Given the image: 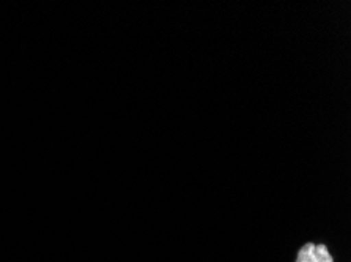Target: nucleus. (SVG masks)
<instances>
[{"label": "nucleus", "instance_id": "nucleus-1", "mask_svg": "<svg viewBox=\"0 0 351 262\" xmlns=\"http://www.w3.org/2000/svg\"><path fill=\"white\" fill-rule=\"evenodd\" d=\"M315 250H317L315 244H306L304 247L300 250V253H298L296 262H312L313 256H315Z\"/></svg>", "mask_w": 351, "mask_h": 262}, {"label": "nucleus", "instance_id": "nucleus-2", "mask_svg": "<svg viewBox=\"0 0 351 262\" xmlns=\"http://www.w3.org/2000/svg\"><path fill=\"white\" fill-rule=\"evenodd\" d=\"M312 262H334V261H332V256L329 254V251L324 245H317L315 256H313Z\"/></svg>", "mask_w": 351, "mask_h": 262}]
</instances>
